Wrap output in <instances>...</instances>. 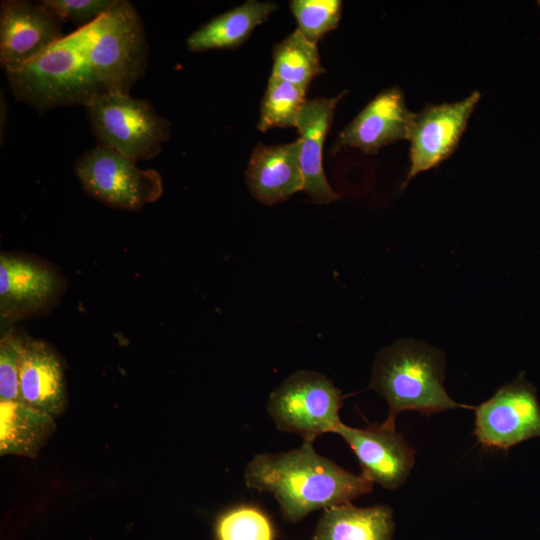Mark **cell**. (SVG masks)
<instances>
[{
    "label": "cell",
    "instance_id": "cell-1",
    "mask_svg": "<svg viewBox=\"0 0 540 540\" xmlns=\"http://www.w3.org/2000/svg\"><path fill=\"white\" fill-rule=\"evenodd\" d=\"M249 488L269 492L290 522L370 493L373 482L319 455L312 442L291 451L257 454L244 471Z\"/></svg>",
    "mask_w": 540,
    "mask_h": 540
},
{
    "label": "cell",
    "instance_id": "cell-2",
    "mask_svg": "<svg viewBox=\"0 0 540 540\" xmlns=\"http://www.w3.org/2000/svg\"><path fill=\"white\" fill-rule=\"evenodd\" d=\"M444 367L441 350L422 341L400 339L381 349L373 364L370 388L388 403L384 423L395 427L397 415L406 410L429 415L469 407L447 394Z\"/></svg>",
    "mask_w": 540,
    "mask_h": 540
},
{
    "label": "cell",
    "instance_id": "cell-3",
    "mask_svg": "<svg viewBox=\"0 0 540 540\" xmlns=\"http://www.w3.org/2000/svg\"><path fill=\"white\" fill-rule=\"evenodd\" d=\"M93 22L64 36L16 71L6 72L19 101L39 110L57 106H86L102 93L88 62Z\"/></svg>",
    "mask_w": 540,
    "mask_h": 540
},
{
    "label": "cell",
    "instance_id": "cell-4",
    "mask_svg": "<svg viewBox=\"0 0 540 540\" xmlns=\"http://www.w3.org/2000/svg\"><path fill=\"white\" fill-rule=\"evenodd\" d=\"M87 57L102 93L129 94L144 75L148 59L142 20L131 2L115 0L93 22Z\"/></svg>",
    "mask_w": 540,
    "mask_h": 540
},
{
    "label": "cell",
    "instance_id": "cell-5",
    "mask_svg": "<svg viewBox=\"0 0 540 540\" xmlns=\"http://www.w3.org/2000/svg\"><path fill=\"white\" fill-rule=\"evenodd\" d=\"M85 108L101 145L135 161L157 156L170 137V123L144 99L104 92Z\"/></svg>",
    "mask_w": 540,
    "mask_h": 540
},
{
    "label": "cell",
    "instance_id": "cell-6",
    "mask_svg": "<svg viewBox=\"0 0 540 540\" xmlns=\"http://www.w3.org/2000/svg\"><path fill=\"white\" fill-rule=\"evenodd\" d=\"M341 391L325 375L299 370L285 379L269 396L267 410L276 427L312 442L334 432L341 423Z\"/></svg>",
    "mask_w": 540,
    "mask_h": 540
},
{
    "label": "cell",
    "instance_id": "cell-7",
    "mask_svg": "<svg viewBox=\"0 0 540 540\" xmlns=\"http://www.w3.org/2000/svg\"><path fill=\"white\" fill-rule=\"evenodd\" d=\"M75 174L87 194L123 210H140L163 193L162 178L156 170L142 169L135 160L102 145L77 160Z\"/></svg>",
    "mask_w": 540,
    "mask_h": 540
},
{
    "label": "cell",
    "instance_id": "cell-8",
    "mask_svg": "<svg viewBox=\"0 0 540 540\" xmlns=\"http://www.w3.org/2000/svg\"><path fill=\"white\" fill-rule=\"evenodd\" d=\"M475 435L486 449L507 450L540 437V404L534 387L518 376L475 408Z\"/></svg>",
    "mask_w": 540,
    "mask_h": 540
},
{
    "label": "cell",
    "instance_id": "cell-9",
    "mask_svg": "<svg viewBox=\"0 0 540 540\" xmlns=\"http://www.w3.org/2000/svg\"><path fill=\"white\" fill-rule=\"evenodd\" d=\"M481 96L476 90L459 101L427 104L415 113L408 137L409 168L402 189L413 177L453 155Z\"/></svg>",
    "mask_w": 540,
    "mask_h": 540
},
{
    "label": "cell",
    "instance_id": "cell-10",
    "mask_svg": "<svg viewBox=\"0 0 540 540\" xmlns=\"http://www.w3.org/2000/svg\"><path fill=\"white\" fill-rule=\"evenodd\" d=\"M60 20L42 2L5 0L0 7V62L6 72L20 69L61 40Z\"/></svg>",
    "mask_w": 540,
    "mask_h": 540
},
{
    "label": "cell",
    "instance_id": "cell-11",
    "mask_svg": "<svg viewBox=\"0 0 540 540\" xmlns=\"http://www.w3.org/2000/svg\"><path fill=\"white\" fill-rule=\"evenodd\" d=\"M335 433L352 449L367 479L390 490L406 481L415 462V450L395 427L383 422L354 428L341 422Z\"/></svg>",
    "mask_w": 540,
    "mask_h": 540
},
{
    "label": "cell",
    "instance_id": "cell-12",
    "mask_svg": "<svg viewBox=\"0 0 540 540\" xmlns=\"http://www.w3.org/2000/svg\"><path fill=\"white\" fill-rule=\"evenodd\" d=\"M414 117L403 90L389 87L378 93L340 132L332 152L349 147L375 154L384 146L408 140Z\"/></svg>",
    "mask_w": 540,
    "mask_h": 540
},
{
    "label": "cell",
    "instance_id": "cell-13",
    "mask_svg": "<svg viewBox=\"0 0 540 540\" xmlns=\"http://www.w3.org/2000/svg\"><path fill=\"white\" fill-rule=\"evenodd\" d=\"M58 276L41 263L22 257L0 256V314L13 322L43 309L57 293Z\"/></svg>",
    "mask_w": 540,
    "mask_h": 540
},
{
    "label": "cell",
    "instance_id": "cell-14",
    "mask_svg": "<svg viewBox=\"0 0 540 540\" xmlns=\"http://www.w3.org/2000/svg\"><path fill=\"white\" fill-rule=\"evenodd\" d=\"M347 93L332 98L306 100L297 121L300 134V165L304 177L303 191L315 204H330L340 196L330 186L323 170V145L334 120L336 106Z\"/></svg>",
    "mask_w": 540,
    "mask_h": 540
},
{
    "label": "cell",
    "instance_id": "cell-15",
    "mask_svg": "<svg viewBox=\"0 0 540 540\" xmlns=\"http://www.w3.org/2000/svg\"><path fill=\"white\" fill-rule=\"evenodd\" d=\"M301 141L274 146L258 143L248 162L245 178L253 197L265 205L283 202L303 191Z\"/></svg>",
    "mask_w": 540,
    "mask_h": 540
},
{
    "label": "cell",
    "instance_id": "cell-16",
    "mask_svg": "<svg viewBox=\"0 0 540 540\" xmlns=\"http://www.w3.org/2000/svg\"><path fill=\"white\" fill-rule=\"evenodd\" d=\"M19 395L23 403L54 418L66 407L63 367L44 341L25 338L19 369Z\"/></svg>",
    "mask_w": 540,
    "mask_h": 540
},
{
    "label": "cell",
    "instance_id": "cell-17",
    "mask_svg": "<svg viewBox=\"0 0 540 540\" xmlns=\"http://www.w3.org/2000/svg\"><path fill=\"white\" fill-rule=\"evenodd\" d=\"M393 531L390 507L359 508L347 502L324 509L313 540H392Z\"/></svg>",
    "mask_w": 540,
    "mask_h": 540
},
{
    "label": "cell",
    "instance_id": "cell-18",
    "mask_svg": "<svg viewBox=\"0 0 540 540\" xmlns=\"http://www.w3.org/2000/svg\"><path fill=\"white\" fill-rule=\"evenodd\" d=\"M277 8L275 2L248 0L195 30L187 38V48L191 52L236 49L249 38L258 25L267 21Z\"/></svg>",
    "mask_w": 540,
    "mask_h": 540
},
{
    "label": "cell",
    "instance_id": "cell-19",
    "mask_svg": "<svg viewBox=\"0 0 540 540\" xmlns=\"http://www.w3.org/2000/svg\"><path fill=\"white\" fill-rule=\"evenodd\" d=\"M55 429L54 417L22 401L0 400V454L37 456Z\"/></svg>",
    "mask_w": 540,
    "mask_h": 540
},
{
    "label": "cell",
    "instance_id": "cell-20",
    "mask_svg": "<svg viewBox=\"0 0 540 540\" xmlns=\"http://www.w3.org/2000/svg\"><path fill=\"white\" fill-rule=\"evenodd\" d=\"M324 72L317 45L298 29L273 48V77L308 89L313 78Z\"/></svg>",
    "mask_w": 540,
    "mask_h": 540
},
{
    "label": "cell",
    "instance_id": "cell-21",
    "mask_svg": "<svg viewBox=\"0 0 540 540\" xmlns=\"http://www.w3.org/2000/svg\"><path fill=\"white\" fill-rule=\"evenodd\" d=\"M306 91L300 86L270 76L260 104L257 129L297 127L299 114L306 102Z\"/></svg>",
    "mask_w": 540,
    "mask_h": 540
},
{
    "label": "cell",
    "instance_id": "cell-22",
    "mask_svg": "<svg viewBox=\"0 0 540 540\" xmlns=\"http://www.w3.org/2000/svg\"><path fill=\"white\" fill-rule=\"evenodd\" d=\"M215 534L217 540H274L270 518L253 505H239L220 515Z\"/></svg>",
    "mask_w": 540,
    "mask_h": 540
},
{
    "label": "cell",
    "instance_id": "cell-23",
    "mask_svg": "<svg viewBox=\"0 0 540 540\" xmlns=\"http://www.w3.org/2000/svg\"><path fill=\"white\" fill-rule=\"evenodd\" d=\"M289 6L298 30L310 42L318 41L337 28L342 15L340 0H291Z\"/></svg>",
    "mask_w": 540,
    "mask_h": 540
},
{
    "label": "cell",
    "instance_id": "cell-24",
    "mask_svg": "<svg viewBox=\"0 0 540 540\" xmlns=\"http://www.w3.org/2000/svg\"><path fill=\"white\" fill-rule=\"evenodd\" d=\"M26 337L12 331L0 341V400L20 401L19 369Z\"/></svg>",
    "mask_w": 540,
    "mask_h": 540
},
{
    "label": "cell",
    "instance_id": "cell-25",
    "mask_svg": "<svg viewBox=\"0 0 540 540\" xmlns=\"http://www.w3.org/2000/svg\"><path fill=\"white\" fill-rule=\"evenodd\" d=\"M115 0H43L60 20L88 25L105 14Z\"/></svg>",
    "mask_w": 540,
    "mask_h": 540
}]
</instances>
